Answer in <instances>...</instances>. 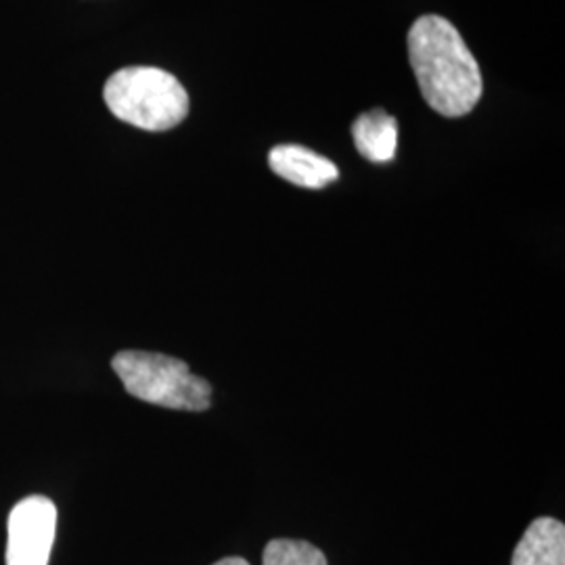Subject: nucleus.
Listing matches in <instances>:
<instances>
[{"instance_id":"nucleus-1","label":"nucleus","mask_w":565,"mask_h":565,"mask_svg":"<svg viewBox=\"0 0 565 565\" xmlns=\"http://www.w3.org/2000/svg\"><path fill=\"white\" fill-rule=\"evenodd\" d=\"M408 57L425 102L440 116L463 118L482 99L480 65L445 18L424 15L413 23Z\"/></svg>"},{"instance_id":"nucleus-2","label":"nucleus","mask_w":565,"mask_h":565,"mask_svg":"<svg viewBox=\"0 0 565 565\" xmlns=\"http://www.w3.org/2000/svg\"><path fill=\"white\" fill-rule=\"evenodd\" d=\"M103 97L118 120L149 132L170 130L189 114L186 90L160 67H124L105 82Z\"/></svg>"},{"instance_id":"nucleus-3","label":"nucleus","mask_w":565,"mask_h":565,"mask_svg":"<svg viewBox=\"0 0 565 565\" xmlns=\"http://www.w3.org/2000/svg\"><path fill=\"white\" fill-rule=\"evenodd\" d=\"M126 392L142 403L172 411H207L212 385L193 375L189 364L158 352L124 350L111 361Z\"/></svg>"},{"instance_id":"nucleus-4","label":"nucleus","mask_w":565,"mask_h":565,"mask_svg":"<svg viewBox=\"0 0 565 565\" xmlns=\"http://www.w3.org/2000/svg\"><path fill=\"white\" fill-rule=\"evenodd\" d=\"M57 509L34 494L13 507L7 524V565H49L55 543Z\"/></svg>"},{"instance_id":"nucleus-5","label":"nucleus","mask_w":565,"mask_h":565,"mask_svg":"<svg viewBox=\"0 0 565 565\" xmlns=\"http://www.w3.org/2000/svg\"><path fill=\"white\" fill-rule=\"evenodd\" d=\"M268 163L277 177L303 189H323L340 177L335 163L300 145H279L270 149Z\"/></svg>"},{"instance_id":"nucleus-6","label":"nucleus","mask_w":565,"mask_h":565,"mask_svg":"<svg viewBox=\"0 0 565 565\" xmlns=\"http://www.w3.org/2000/svg\"><path fill=\"white\" fill-rule=\"evenodd\" d=\"M511 565H565V525L553 518L534 520L515 546Z\"/></svg>"},{"instance_id":"nucleus-7","label":"nucleus","mask_w":565,"mask_h":565,"mask_svg":"<svg viewBox=\"0 0 565 565\" xmlns=\"http://www.w3.org/2000/svg\"><path fill=\"white\" fill-rule=\"evenodd\" d=\"M352 139L359 153L369 162H392L398 147V121L384 109L366 111L354 121Z\"/></svg>"},{"instance_id":"nucleus-8","label":"nucleus","mask_w":565,"mask_h":565,"mask_svg":"<svg viewBox=\"0 0 565 565\" xmlns=\"http://www.w3.org/2000/svg\"><path fill=\"white\" fill-rule=\"evenodd\" d=\"M263 565H327V557L306 541L277 539L264 548Z\"/></svg>"},{"instance_id":"nucleus-9","label":"nucleus","mask_w":565,"mask_h":565,"mask_svg":"<svg viewBox=\"0 0 565 565\" xmlns=\"http://www.w3.org/2000/svg\"><path fill=\"white\" fill-rule=\"evenodd\" d=\"M214 565H249V562H245L242 557H226V559H221Z\"/></svg>"}]
</instances>
